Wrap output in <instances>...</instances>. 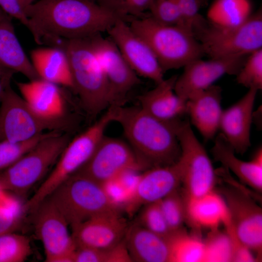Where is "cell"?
<instances>
[{
	"label": "cell",
	"instance_id": "obj_1",
	"mask_svg": "<svg viewBox=\"0 0 262 262\" xmlns=\"http://www.w3.org/2000/svg\"><path fill=\"white\" fill-rule=\"evenodd\" d=\"M24 12L29 19L28 29L36 43L51 46L60 40L107 32L118 19L123 18L91 0H38Z\"/></svg>",
	"mask_w": 262,
	"mask_h": 262
},
{
	"label": "cell",
	"instance_id": "obj_2",
	"mask_svg": "<svg viewBox=\"0 0 262 262\" xmlns=\"http://www.w3.org/2000/svg\"><path fill=\"white\" fill-rule=\"evenodd\" d=\"M114 122L121 126L126 141L147 168L173 164L181 149L177 136L180 118L166 121L140 106H113Z\"/></svg>",
	"mask_w": 262,
	"mask_h": 262
},
{
	"label": "cell",
	"instance_id": "obj_3",
	"mask_svg": "<svg viewBox=\"0 0 262 262\" xmlns=\"http://www.w3.org/2000/svg\"><path fill=\"white\" fill-rule=\"evenodd\" d=\"M63 49L68 58L73 82L84 112L96 117L113 106L110 87L94 53L90 37L59 40L54 46Z\"/></svg>",
	"mask_w": 262,
	"mask_h": 262
},
{
	"label": "cell",
	"instance_id": "obj_4",
	"mask_svg": "<svg viewBox=\"0 0 262 262\" xmlns=\"http://www.w3.org/2000/svg\"><path fill=\"white\" fill-rule=\"evenodd\" d=\"M113 122L114 111L111 107L95 123L69 141L52 171L25 203L27 211H34L59 186L89 160L105 135L107 127Z\"/></svg>",
	"mask_w": 262,
	"mask_h": 262
},
{
	"label": "cell",
	"instance_id": "obj_5",
	"mask_svg": "<svg viewBox=\"0 0 262 262\" xmlns=\"http://www.w3.org/2000/svg\"><path fill=\"white\" fill-rule=\"evenodd\" d=\"M129 25L150 47L164 72L204 55L194 33L184 28L161 23L150 15L136 17Z\"/></svg>",
	"mask_w": 262,
	"mask_h": 262
},
{
	"label": "cell",
	"instance_id": "obj_6",
	"mask_svg": "<svg viewBox=\"0 0 262 262\" xmlns=\"http://www.w3.org/2000/svg\"><path fill=\"white\" fill-rule=\"evenodd\" d=\"M69 141L62 132H48L0 174L2 187L17 196L26 194L55 165Z\"/></svg>",
	"mask_w": 262,
	"mask_h": 262
},
{
	"label": "cell",
	"instance_id": "obj_7",
	"mask_svg": "<svg viewBox=\"0 0 262 262\" xmlns=\"http://www.w3.org/2000/svg\"><path fill=\"white\" fill-rule=\"evenodd\" d=\"M48 198L71 228L99 214L121 212L111 201L102 185L78 174L62 183Z\"/></svg>",
	"mask_w": 262,
	"mask_h": 262
},
{
	"label": "cell",
	"instance_id": "obj_8",
	"mask_svg": "<svg viewBox=\"0 0 262 262\" xmlns=\"http://www.w3.org/2000/svg\"><path fill=\"white\" fill-rule=\"evenodd\" d=\"M204 54L210 58L244 57L262 49V12L253 13L243 24L218 28L208 22L196 31Z\"/></svg>",
	"mask_w": 262,
	"mask_h": 262
},
{
	"label": "cell",
	"instance_id": "obj_9",
	"mask_svg": "<svg viewBox=\"0 0 262 262\" xmlns=\"http://www.w3.org/2000/svg\"><path fill=\"white\" fill-rule=\"evenodd\" d=\"M181 154L178 161L184 196L199 197L214 190L217 175L204 147L195 136L188 120L177 129Z\"/></svg>",
	"mask_w": 262,
	"mask_h": 262
},
{
	"label": "cell",
	"instance_id": "obj_10",
	"mask_svg": "<svg viewBox=\"0 0 262 262\" xmlns=\"http://www.w3.org/2000/svg\"><path fill=\"white\" fill-rule=\"evenodd\" d=\"M66 119L51 120L34 112L10 86L0 101V141L25 142L42 134L65 130Z\"/></svg>",
	"mask_w": 262,
	"mask_h": 262
},
{
	"label": "cell",
	"instance_id": "obj_11",
	"mask_svg": "<svg viewBox=\"0 0 262 262\" xmlns=\"http://www.w3.org/2000/svg\"><path fill=\"white\" fill-rule=\"evenodd\" d=\"M128 169L147 168L126 141L105 135L89 160L74 174L102 185Z\"/></svg>",
	"mask_w": 262,
	"mask_h": 262
},
{
	"label": "cell",
	"instance_id": "obj_12",
	"mask_svg": "<svg viewBox=\"0 0 262 262\" xmlns=\"http://www.w3.org/2000/svg\"><path fill=\"white\" fill-rule=\"evenodd\" d=\"M34 230L43 246L46 262H74L76 248L66 219L47 198L34 211Z\"/></svg>",
	"mask_w": 262,
	"mask_h": 262
},
{
	"label": "cell",
	"instance_id": "obj_13",
	"mask_svg": "<svg viewBox=\"0 0 262 262\" xmlns=\"http://www.w3.org/2000/svg\"><path fill=\"white\" fill-rule=\"evenodd\" d=\"M230 219L242 242L253 252L257 261L262 252V210L253 197L233 186L220 188Z\"/></svg>",
	"mask_w": 262,
	"mask_h": 262
},
{
	"label": "cell",
	"instance_id": "obj_14",
	"mask_svg": "<svg viewBox=\"0 0 262 262\" xmlns=\"http://www.w3.org/2000/svg\"><path fill=\"white\" fill-rule=\"evenodd\" d=\"M107 33L138 76L151 80L156 84L164 80V72L154 53L124 18L118 19Z\"/></svg>",
	"mask_w": 262,
	"mask_h": 262
},
{
	"label": "cell",
	"instance_id": "obj_15",
	"mask_svg": "<svg viewBox=\"0 0 262 262\" xmlns=\"http://www.w3.org/2000/svg\"><path fill=\"white\" fill-rule=\"evenodd\" d=\"M90 40L96 57L109 83L113 106L123 105L129 92L140 83L138 76L109 37L104 38L99 34L91 36Z\"/></svg>",
	"mask_w": 262,
	"mask_h": 262
},
{
	"label": "cell",
	"instance_id": "obj_16",
	"mask_svg": "<svg viewBox=\"0 0 262 262\" xmlns=\"http://www.w3.org/2000/svg\"><path fill=\"white\" fill-rule=\"evenodd\" d=\"M246 57L229 58L197 59L183 67L175 84L176 93L187 100L213 85L223 76L236 75Z\"/></svg>",
	"mask_w": 262,
	"mask_h": 262
},
{
	"label": "cell",
	"instance_id": "obj_17",
	"mask_svg": "<svg viewBox=\"0 0 262 262\" xmlns=\"http://www.w3.org/2000/svg\"><path fill=\"white\" fill-rule=\"evenodd\" d=\"M177 162L172 165L153 167L141 173L124 211L131 215L142 206L158 202L180 188L181 175Z\"/></svg>",
	"mask_w": 262,
	"mask_h": 262
},
{
	"label": "cell",
	"instance_id": "obj_18",
	"mask_svg": "<svg viewBox=\"0 0 262 262\" xmlns=\"http://www.w3.org/2000/svg\"><path fill=\"white\" fill-rule=\"evenodd\" d=\"M129 226L120 212H110L87 219L71 228L76 247L106 249L125 238Z\"/></svg>",
	"mask_w": 262,
	"mask_h": 262
},
{
	"label": "cell",
	"instance_id": "obj_19",
	"mask_svg": "<svg viewBox=\"0 0 262 262\" xmlns=\"http://www.w3.org/2000/svg\"><path fill=\"white\" fill-rule=\"evenodd\" d=\"M258 91L255 89H248L236 103L223 110L219 129L236 153L244 154L250 146L253 110Z\"/></svg>",
	"mask_w": 262,
	"mask_h": 262
},
{
	"label": "cell",
	"instance_id": "obj_20",
	"mask_svg": "<svg viewBox=\"0 0 262 262\" xmlns=\"http://www.w3.org/2000/svg\"><path fill=\"white\" fill-rule=\"evenodd\" d=\"M16 85L21 97L37 114L48 119H65L66 102L59 85L40 78L17 82Z\"/></svg>",
	"mask_w": 262,
	"mask_h": 262
},
{
	"label": "cell",
	"instance_id": "obj_21",
	"mask_svg": "<svg viewBox=\"0 0 262 262\" xmlns=\"http://www.w3.org/2000/svg\"><path fill=\"white\" fill-rule=\"evenodd\" d=\"M221 99V87L213 84L187 100L186 114L205 140L213 139L219 129Z\"/></svg>",
	"mask_w": 262,
	"mask_h": 262
},
{
	"label": "cell",
	"instance_id": "obj_22",
	"mask_svg": "<svg viewBox=\"0 0 262 262\" xmlns=\"http://www.w3.org/2000/svg\"><path fill=\"white\" fill-rule=\"evenodd\" d=\"M215 161L223 167L231 171L243 183L255 191H262V149L256 151L252 159L248 162L238 158L232 146L225 136L219 133L211 149Z\"/></svg>",
	"mask_w": 262,
	"mask_h": 262
},
{
	"label": "cell",
	"instance_id": "obj_23",
	"mask_svg": "<svg viewBox=\"0 0 262 262\" xmlns=\"http://www.w3.org/2000/svg\"><path fill=\"white\" fill-rule=\"evenodd\" d=\"M178 76L174 75L156 84V86L139 96L140 106L145 111L160 120L170 121L186 114L187 100L175 91Z\"/></svg>",
	"mask_w": 262,
	"mask_h": 262
},
{
	"label": "cell",
	"instance_id": "obj_24",
	"mask_svg": "<svg viewBox=\"0 0 262 262\" xmlns=\"http://www.w3.org/2000/svg\"><path fill=\"white\" fill-rule=\"evenodd\" d=\"M184 198L186 223L196 230L218 229L229 218L223 197L214 190L198 197Z\"/></svg>",
	"mask_w": 262,
	"mask_h": 262
},
{
	"label": "cell",
	"instance_id": "obj_25",
	"mask_svg": "<svg viewBox=\"0 0 262 262\" xmlns=\"http://www.w3.org/2000/svg\"><path fill=\"white\" fill-rule=\"evenodd\" d=\"M125 240L132 262H170L166 237L134 224L129 226Z\"/></svg>",
	"mask_w": 262,
	"mask_h": 262
},
{
	"label": "cell",
	"instance_id": "obj_26",
	"mask_svg": "<svg viewBox=\"0 0 262 262\" xmlns=\"http://www.w3.org/2000/svg\"><path fill=\"white\" fill-rule=\"evenodd\" d=\"M31 59L40 79L73 89L69 61L63 49L54 46L37 48L31 51Z\"/></svg>",
	"mask_w": 262,
	"mask_h": 262
},
{
	"label": "cell",
	"instance_id": "obj_27",
	"mask_svg": "<svg viewBox=\"0 0 262 262\" xmlns=\"http://www.w3.org/2000/svg\"><path fill=\"white\" fill-rule=\"evenodd\" d=\"M11 17L6 14L0 20V63L29 80L39 79L16 34Z\"/></svg>",
	"mask_w": 262,
	"mask_h": 262
},
{
	"label": "cell",
	"instance_id": "obj_28",
	"mask_svg": "<svg viewBox=\"0 0 262 262\" xmlns=\"http://www.w3.org/2000/svg\"><path fill=\"white\" fill-rule=\"evenodd\" d=\"M250 0H214L208 9V23L218 28H231L246 21L253 14Z\"/></svg>",
	"mask_w": 262,
	"mask_h": 262
},
{
	"label": "cell",
	"instance_id": "obj_29",
	"mask_svg": "<svg viewBox=\"0 0 262 262\" xmlns=\"http://www.w3.org/2000/svg\"><path fill=\"white\" fill-rule=\"evenodd\" d=\"M170 252V262H203L204 245L197 235H190L183 228L166 237Z\"/></svg>",
	"mask_w": 262,
	"mask_h": 262
},
{
	"label": "cell",
	"instance_id": "obj_30",
	"mask_svg": "<svg viewBox=\"0 0 262 262\" xmlns=\"http://www.w3.org/2000/svg\"><path fill=\"white\" fill-rule=\"evenodd\" d=\"M32 253L29 238L14 231L0 236V262H23Z\"/></svg>",
	"mask_w": 262,
	"mask_h": 262
},
{
	"label": "cell",
	"instance_id": "obj_31",
	"mask_svg": "<svg viewBox=\"0 0 262 262\" xmlns=\"http://www.w3.org/2000/svg\"><path fill=\"white\" fill-rule=\"evenodd\" d=\"M158 202L171 232L183 228L186 223V202L181 190H175Z\"/></svg>",
	"mask_w": 262,
	"mask_h": 262
},
{
	"label": "cell",
	"instance_id": "obj_32",
	"mask_svg": "<svg viewBox=\"0 0 262 262\" xmlns=\"http://www.w3.org/2000/svg\"><path fill=\"white\" fill-rule=\"evenodd\" d=\"M204 255L203 262H231L230 241L226 232L218 229L211 230L207 238L203 240Z\"/></svg>",
	"mask_w": 262,
	"mask_h": 262
},
{
	"label": "cell",
	"instance_id": "obj_33",
	"mask_svg": "<svg viewBox=\"0 0 262 262\" xmlns=\"http://www.w3.org/2000/svg\"><path fill=\"white\" fill-rule=\"evenodd\" d=\"M236 76L238 83L248 89H262V49L246 57Z\"/></svg>",
	"mask_w": 262,
	"mask_h": 262
},
{
	"label": "cell",
	"instance_id": "obj_34",
	"mask_svg": "<svg viewBox=\"0 0 262 262\" xmlns=\"http://www.w3.org/2000/svg\"><path fill=\"white\" fill-rule=\"evenodd\" d=\"M26 212L25 204L17 196L10 195L7 200L0 205V236L17 229Z\"/></svg>",
	"mask_w": 262,
	"mask_h": 262
},
{
	"label": "cell",
	"instance_id": "obj_35",
	"mask_svg": "<svg viewBox=\"0 0 262 262\" xmlns=\"http://www.w3.org/2000/svg\"><path fill=\"white\" fill-rule=\"evenodd\" d=\"M141 208L138 224L164 237L170 234L171 231L158 201L146 204Z\"/></svg>",
	"mask_w": 262,
	"mask_h": 262
},
{
	"label": "cell",
	"instance_id": "obj_36",
	"mask_svg": "<svg viewBox=\"0 0 262 262\" xmlns=\"http://www.w3.org/2000/svg\"><path fill=\"white\" fill-rule=\"evenodd\" d=\"M149 11L150 16L161 23L188 30L174 0H152Z\"/></svg>",
	"mask_w": 262,
	"mask_h": 262
},
{
	"label": "cell",
	"instance_id": "obj_37",
	"mask_svg": "<svg viewBox=\"0 0 262 262\" xmlns=\"http://www.w3.org/2000/svg\"><path fill=\"white\" fill-rule=\"evenodd\" d=\"M48 132L19 143L0 141V170L5 169L33 147Z\"/></svg>",
	"mask_w": 262,
	"mask_h": 262
},
{
	"label": "cell",
	"instance_id": "obj_38",
	"mask_svg": "<svg viewBox=\"0 0 262 262\" xmlns=\"http://www.w3.org/2000/svg\"><path fill=\"white\" fill-rule=\"evenodd\" d=\"M152 0H98L97 2L116 12L125 18L127 16L139 17L149 10Z\"/></svg>",
	"mask_w": 262,
	"mask_h": 262
},
{
	"label": "cell",
	"instance_id": "obj_39",
	"mask_svg": "<svg viewBox=\"0 0 262 262\" xmlns=\"http://www.w3.org/2000/svg\"><path fill=\"white\" fill-rule=\"evenodd\" d=\"M182 17L186 28L194 33L207 21L199 13L202 6L201 0H174Z\"/></svg>",
	"mask_w": 262,
	"mask_h": 262
},
{
	"label": "cell",
	"instance_id": "obj_40",
	"mask_svg": "<svg viewBox=\"0 0 262 262\" xmlns=\"http://www.w3.org/2000/svg\"><path fill=\"white\" fill-rule=\"evenodd\" d=\"M225 228L230 244L231 262H257L253 252L242 242L238 237L231 222L230 217L223 225Z\"/></svg>",
	"mask_w": 262,
	"mask_h": 262
},
{
	"label": "cell",
	"instance_id": "obj_41",
	"mask_svg": "<svg viewBox=\"0 0 262 262\" xmlns=\"http://www.w3.org/2000/svg\"><path fill=\"white\" fill-rule=\"evenodd\" d=\"M115 251L114 247L101 249L90 247H76L74 262H115Z\"/></svg>",
	"mask_w": 262,
	"mask_h": 262
},
{
	"label": "cell",
	"instance_id": "obj_42",
	"mask_svg": "<svg viewBox=\"0 0 262 262\" xmlns=\"http://www.w3.org/2000/svg\"><path fill=\"white\" fill-rule=\"evenodd\" d=\"M15 73L0 63V101L6 91L11 86V82Z\"/></svg>",
	"mask_w": 262,
	"mask_h": 262
},
{
	"label": "cell",
	"instance_id": "obj_43",
	"mask_svg": "<svg viewBox=\"0 0 262 262\" xmlns=\"http://www.w3.org/2000/svg\"><path fill=\"white\" fill-rule=\"evenodd\" d=\"M8 192L5 190L0 182V205L4 204L10 196Z\"/></svg>",
	"mask_w": 262,
	"mask_h": 262
},
{
	"label": "cell",
	"instance_id": "obj_44",
	"mask_svg": "<svg viewBox=\"0 0 262 262\" xmlns=\"http://www.w3.org/2000/svg\"><path fill=\"white\" fill-rule=\"evenodd\" d=\"M24 10L33 3L34 0H16Z\"/></svg>",
	"mask_w": 262,
	"mask_h": 262
},
{
	"label": "cell",
	"instance_id": "obj_45",
	"mask_svg": "<svg viewBox=\"0 0 262 262\" xmlns=\"http://www.w3.org/2000/svg\"><path fill=\"white\" fill-rule=\"evenodd\" d=\"M0 7V20L6 14Z\"/></svg>",
	"mask_w": 262,
	"mask_h": 262
},
{
	"label": "cell",
	"instance_id": "obj_46",
	"mask_svg": "<svg viewBox=\"0 0 262 262\" xmlns=\"http://www.w3.org/2000/svg\"><path fill=\"white\" fill-rule=\"evenodd\" d=\"M202 6L206 5L208 3V0H201Z\"/></svg>",
	"mask_w": 262,
	"mask_h": 262
},
{
	"label": "cell",
	"instance_id": "obj_47",
	"mask_svg": "<svg viewBox=\"0 0 262 262\" xmlns=\"http://www.w3.org/2000/svg\"><path fill=\"white\" fill-rule=\"evenodd\" d=\"M92 0V1H94L97 2V1H98V0Z\"/></svg>",
	"mask_w": 262,
	"mask_h": 262
}]
</instances>
